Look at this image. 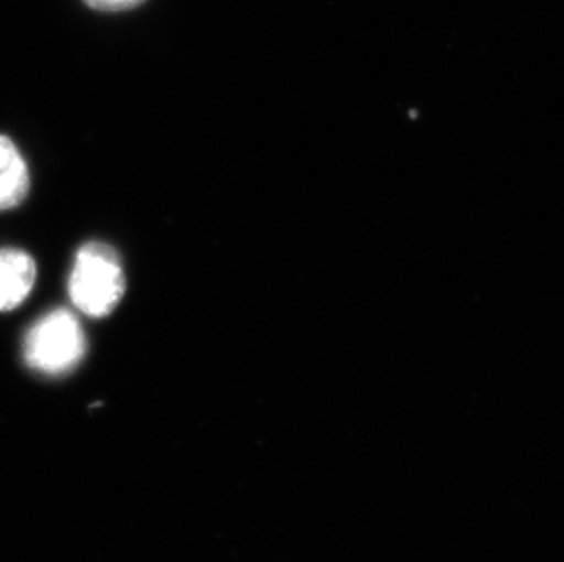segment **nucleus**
I'll return each instance as SVG.
<instances>
[{
	"instance_id": "nucleus-1",
	"label": "nucleus",
	"mask_w": 564,
	"mask_h": 562,
	"mask_svg": "<svg viewBox=\"0 0 564 562\" xmlns=\"http://www.w3.org/2000/svg\"><path fill=\"white\" fill-rule=\"evenodd\" d=\"M127 289L118 252L105 244H86L75 256L69 274L72 303L90 318H105L118 307Z\"/></svg>"
},
{
	"instance_id": "nucleus-4",
	"label": "nucleus",
	"mask_w": 564,
	"mask_h": 562,
	"mask_svg": "<svg viewBox=\"0 0 564 562\" xmlns=\"http://www.w3.org/2000/svg\"><path fill=\"white\" fill-rule=\"evenodd\" d=\"M30 172L17 144L0 136V210H10L26 199Z\"/></svg>"
},
{
	"instance_id": "nucleus-3",
	"label": "nucleus",
	"mask_w": 564,
	"mask_h": 562,
	"mask_svg": "<svg viewBox=\"0 0 564 562\" xmlns=\"http://www.w3.org/2000/svg\"><path fill=\"white\" fill-rule=\"evenodd\" d=\"M37 280L32 256L19 249H0V311H13L24 303Z\"/></svg>"
},
{
	"instance_id": "nucleus-5",
	"label": "nucleus",
	"mask_w": 564,
	"mask_h": 562,
	"mask_svg": "<svg viewBox=\"0 0 564 562\" xmlns=\"http://www.w3.org/2000/svg\"><path fill=\"white\" fill-rule=\"evenodd\" d=\"M80 2L99 13H121V11L135 10L147 0H80Z\"/></svg>"
},
{
	"instance_id": "nucleus-2",
	"label": "nucleus",
	"mask_w": 564,
	"mask_h": 562,
	"mask_svg": "<svg viewBox=\"0 0 564 562\" xmlns=\"http://www.w3.org/2000/svg\"><path fill=\"white\" fill-rule=\"evenodd\" d=\"M86 353L85 333L66 309H55L28 331L24 360L35 371L61 377L74 371Z\"/></svg>"
}]
</instances>
